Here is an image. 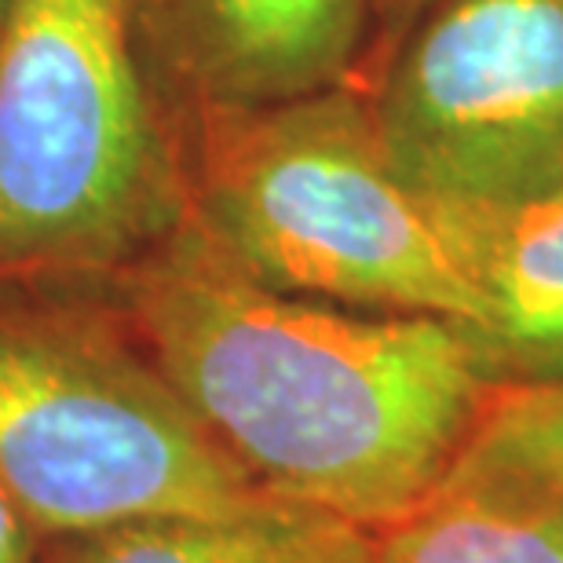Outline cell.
<instances>
[{"label": "cell", "mask_w": 563, "mask_h": 563, "mask_svg": "<svg viewBox=\"0 0 563 563\" xmlns=\"http://www.w3.org/2000/svg\"><path fill=\"white\" fill-rule=\"evenodd\" d=\"M369 563H563V494L461 454L418 509L374 534Z\"/></svg>", "instance_id": "ba28073f"}, {"label": "cell", "mask_w": 563, "mask_h": 563, "mask_svg": "<svg viewBox=\"0 0 563 563\" xmlns=\"http://www.w3.org/2000/svg\"><path fill=\"white\" fill-rule=\"evenodd\" d=\"M44 534L0 479V563H41Z\"/></svg>", "instance_id": "7c38bea8"}, {"label": "cell", "mask_w": 563, "mask_h": 563, "mask_svg": "<svg viewBox=\"0 0 563 563\" xmlns=\"http://www.w3.org/2000/svg\"><path fill=\"white\" fill-rule=\"evenodd\" d=\"M374 534L282 505L250 516H140L48 534L41 563H369Z\"/></svg>", "instance_id": "9c48e42d"}, {"label": "cell", "mask_w": 563, "mask_h": 563, "mask_svg": "<svg viewBox=\"0 0 563 563\" xmlns=\"http://www.w3.org/2000/svg\"><path fill=\"white\" fill-rule=\"evenodd\" d=\"M505 396L520 402L523 410L538 413V418L563 421V377L556 380H501Z\"/></svg>", "instance_id": "4fadbf2b"}, {"label": "cell", "mask_w": 563, "mask_h": 563, "mask_svg": "<svg viewBox=\"0 0 563 563\" xmlns=\"http://www.w3.org/2000/svg\"><path fill=\"white\" fill-rule=\"evenodd\" d=\"M184 107H256L352 81L374 0H146Z\"/></svg>", "instance_id": "8992f818"}, {"label": "cell", "mask_w": 563, "mask_h": 563, "mask_svg": "<svg viewBox=\"0 0 563 563\" xmlns=\"http://www.w3.org/2000/svg\"><path fill=\"white\" fill-rule=\"evenodd\" d=\"M85 289L267 490L366 534L454 472L501 385L468 325L278 292L190 220Z\"/></svg>", "instance_id": "6da1fadb"}, {"label": "cell", "mask_w": 563, "mask_h": 563, "mask_svg": "<svg viewBox=\"0 0 563 563\" xmlns=\"http://www.w3.org/2000/svg\"><path fill=\"white\" fill-rule=\"evenodd\" d=\"M355 85L391 168L432 206L563 190V0H435Z\"/></svg>", "instance_id": "5b68a950"}, {"label": "cell", "mask_w": 563, "mask_h": 563, "mask_svg": "<svg viewBox=\"0 0 563 563\" xmlns=\"http://www.w3.org/2000/svg\"><path fill=\"white\" fill-rule=\"evenodd\" d=\"M8 11H11V0H0V33H4V22H8Z\"/></svg>", "instance_id": "5bb4252c"}, {"label": "cell", "mask_w": 563, "mask_h": 563, "mask_svg": "<svg viewBox=\"0 0 563 563\" xmlns=\"http://www.w3.org/2000/svg\"><path fill=\"white\" fill-rule=\"evenodd\" d=\"M187 107L146 0H11L0 278L92 286L187 223Z\"/></svg>", "instance_id": "7a4b0ae2"}, {"label": "cell", "mask_w": 563, "mask_h": 563, "mask_svg": "<svg viewBox=\"0 0 563 563\" xmlns=\"http://www.w3.org/2000/svg\"><path fill=\"white\" fill-rule=\"evenodd\" d=\"M432 212L487 303L479 341L494 374L563 377V190L523 206H432Z\"/></svg>", "instance_id": "52a82bcc"}, {"label": "cell", "mask_w": 563, "mask_h": 563, "mask_svg": "<svg viewBox=\"0 0 563 563\" xmlns=\"http://www.w3.org/2000/svg\"><path fill=\"white\" fill-rule=\"evenodd\" d=\"M187 220L278 292L487 330V303L432 206L391 168L355 81L187 107Z\"/></svg>", "instance_id": "3957f363"}, {"label": "cell", "mask_w": 563, "mask_h": 563, "mask_svg": "<svg viewBox=\"0 0 563 563\" xmlns=\"http://www.w3.org/2000/svg\"><path fill=\"white\" fill-rule=\"evenodd\" d=\"M432 4H435V0H374L369 41H366L363 59H358V66H355L352 81H355V77H366L369 70H377V66L399 48V41L407 37L413 22H418Z\"/></svg>", "instance_id": "8fae6325"}, {"label": "cell", "mask_w": 563, "mask_h": 563, "mask_svg": "<svg viewBox=\"0 0 563 563\" xmlns=\"http://www.w3.org/2000/svg\"><path fill=\"white\" fill-rule=\"evenodd\" d=\"M465 454L487 465L512 468L563 494V421L523 410L520 402L505 396L501 385L494 388L490 407Z\"/></svg>", "instance_id": "30bf717a"}, {"label": "cell", "mask_w": 563, "mask_h": 563, "mask_svg": "<svg viewBox=\"0 0 563 563\" xmlns=\"http://www.w3.org/2000/svg\"><path fill=\"white\" fill-rule=\"evenodd\" d=\"M0 479L44 538L292 505L201 424L99 292L33 278H0Z\"/></svg>", "instance_id": "277c9868"}]
</instances>
